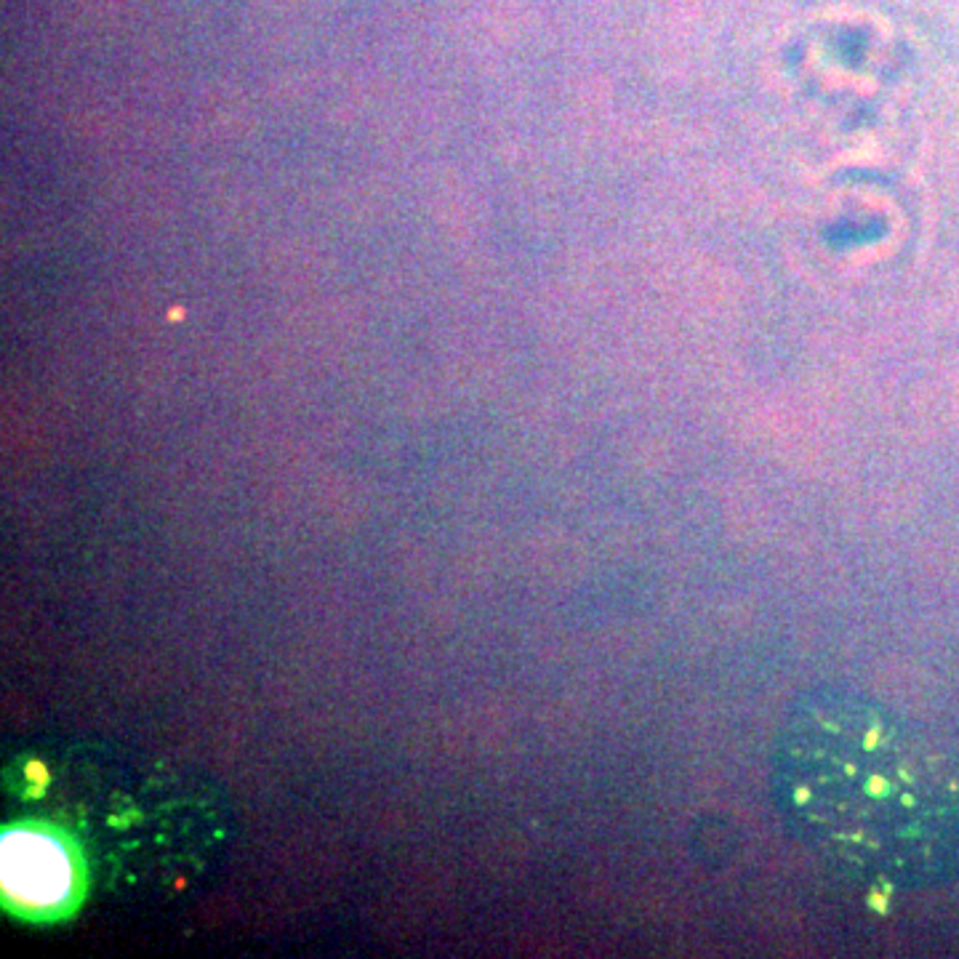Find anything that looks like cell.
<instances>
[{
    "instance_id": "1",
    "label": "cell",
    "mask_w": 959,
    "mask_h": 959,
    "mask_svg": "<svg viewBox=\"0 0 959 959\" xmlns=\"http://www.w3.org/2000/svg\"><path fill=\"white\" fill-rule=\"evenodd\" d=\"M771 792L786 832L853 882L959 879V752L869 693L797 696L773 741Z\"/></svg>"
},
{
    "instance_id": "2",
    "label": "cell",
    "mask_w": 959,
    "mask_h": 959,
    "mask_svg": "<svg viewBox=\"0 0 959 959\" xmlns=\"http://www.w3.org/2000/svg\"><path fill=\"white\" fill-rule=\"evenodd\" d=\"M76 871L65 847L35 829H14L3 837V888L14 906L48 912L70 901Z\"/></svg>"
}]
</instances>
